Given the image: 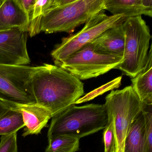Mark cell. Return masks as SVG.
I'll use <instances>...</instances> for the list:
<instances>
[{"label":"cell","instance_id":"18","mask_svg":"<svg viewBox=\"0 0 152 152\" xmlns=\"http://www.w3.org/2000/svg\"><path fill=\"white\" fill-rule=\"evenodd\" d=\"M53 0H36L29 24L28 33L31 37L40 32V24L42 17L53 7Z\"/></svg>","mask_w":152,"mask_h":152},{"label":"cell","instance_id":"22","mask_svg":"<svg viewBox=\"0 0 152 152\" xmlns=\"http://www.w3.org/2000/svg\"><path fill=\"white\" fill-rule=\"evenodd\" d=\"M9 109V107L7 105V104L0 100V117L4 114Z\"/></svg>","mask_w":152,"mask_h":152},{"label":"cell","instance_id":"4","mask_svg":"<svg viewBox=\"0 0 152 152\" xmlns=\"http://www.w3.org/2000/svg\"><path fill=\"white\" fill-rule=\"evenodd\" d=\"M104 104L113 124L117 152H123L125 138L132 122L147 105L140 100L132 86L111 91L106 97Z\"/></svg>","mask_w":152,"mask_h":152},{"label":"cell","instance_id":"12","mask_svg":"<svg viewBox=\"0 0 152 152\" xmlns=\"http://www.w3.org/2000/svg\"><path fill=\"white\" fill-rule=\"evenodd\" d=\"M105 10L125 18L141 15L152 16V0H105Z\"/></svg>","mask_w":152,"mask_h":152},{"label":"cell","instance_id":"16","mask_svg":"<svg viewBox=\"0 0 152 152\" xmlns=\"http://www.w3.org/2000/svg\"><path fill=\"white\" fill-rule=\"evenodd\" d=\"M25 124L22 114L15 109L10 108L0 117V135L16 133Z\"/></svg>","mask_w":152,"mask_h":152},{"label":"cell","instance_id":"21","mask_svg":"<svg viewBox=\"0 0 152 152\" xmlns=\"http://www.w3.org/2000/svg\"><path fill=\"white\" fill-rule=\"evenodd\" d=\"M35 1L36 0H17L18 5L25 14L29 24Z\"/></svg>","mask_w":152,"mask_h":152},{"label":"cell","instance_id":"3","mask_svg":"<svg viewBox=\"0 0 152 152\" xmlns=\"http://www.w3.org/2000/svg\"><path fill=\"white\" fill-rule=\"evenodd\" d=\"M105 10V0H72L48 10L42 18L41 31L70 33Z\"/></svg>","mask_w":152,"mask_h":152},{"label":"cell","instance_id":"13","mask_svg":"<svg viewBox=\"0 0 152 152\" xmlns=\"http://www.w3.org/2000/svg\"><path fill=\"white\" fill-rule=\"evenodd\" d=\"M27 17L17 0H5L0 7V31L23 28L28 31Z\"/></svg>","mask_w":152,"mask_h":152},{"label":"cell","instance_id":"1","mask_svg":"<svg viewBox=\"0 0 152 152\" xmlns=\"http://www.w3.org/2000/svg\"><path fill=\"white\" fill-rule=\"evenodd\" d=\"M31 88L36 104L48 110L52 117L75 104L84 94L81 80L61 67L49 64L35 66Z\"/></svg>","mask_w":152,"mask_h":152},{"label":"cell","instance_id":"7","mask_svg":"<svg viewBox=\"0 0 152 152\" xmlns=\"http://www.w3.org/2000/svg\"><path fill=\"white\" fill-rule=\"evenodd\" d=\"M126 18L123 16L107 15L100 13L91 18L82 29L77 33L64 38L56 46L51 56L56 66L65 60L72 54L90 43L107 29L123 23Z\"/></svg>","mask_w":152,"mask_h":152},{"label":"cell","instance_id":"15","mask_svg":"<svg viewBox=\"0 0 152 152\" xmlns=\"http://www.w3.org/2000/svg\"><path fill=\"white\" fill-rule=\"evenodd\" d=\"M133 90L140 100L147 106L152 104V46L148 53L144 68L131 79Z\"/></svg>","mask_w":152,"mask_h":152},{"label":"cell","instance_id":"9","mask_svg":"<svg viewBox=\"0 0 152 152\" xmlns=\"http://www.w3.org/2000/svg\"><path fill=\"white\" fill-rule=\"evenodd\" d=\"M28 33L21 28L0 31V65H26L31 63L27 49Z\"/></svg>","mask_w":152,"mask_h":152},{"label":"cell","instance_id":"20","mask_svg":"<svg viewBox=\"0 0 152 152\" xmlns=\"http://www.w3.org/2000/svg\"><path fill=\"white\" fill-rule=\"evenodd\" d=\"M0 152H18L17 132L1 136Z\"/></svg>","mask_w":152,"mask_h":152},{"label":"cell","instance_id":"5","mask_svg":"<svg viewBox=\"0 0 152 152\" xmlns=\"http://www.w3.org/2000/svg\"><path fill=\"white\" fill-rule=\"evenodd\" d=\"M123 26L125 37L123 61L116 68L132 79L145 64L151 39L150 30L141 16L126 18Z\"/></svg>","mask_w":152,"mask_h":152},{"label":"cell","instance_id":"19","mask_svg":"<svg viewBox=\"0 0 152 152\" xmlns=\"http://www.w3.org/2000/svg\"><path fill=\"white\" fill-rule=\"evenodd\" d=\"M103 139L104 152H117V143L114 131L113 124L112 120L109 118L108 124L104 129Z\"/></svg>","mask_w":152,"mask_h":152},{"label":"cell","instance_id":"23","mask_svg":"<svg viewBox=\"0 0 152 152\" xmlns=\"http://www.w3.org/2000/svg\"><path fill=\"white\" fill-rule=\"evenodd\" d=\"M5 0H0V7H1V5L3 4Z\"/></svg>","mask_w":152,"mask_h":152},{"label":"cell","instance_id":"14","mask_svg":"<svg viewBox=\"0 0 152 152\" xmlns=\"http://www.w3.org/2000/svg\"><path fill=\"white\" fill-rule=\"evenodd\" d=\"M144 109L131 125L124 141L123 152H152L147 141Z\"/></svg>","mask_w":152,"mask_h":152},{"label":"cell","instance_id":"17","mask_svg":"<svg viewBox=\"0 0 152 152\" xmlns=\"http://www.w3.org/2000/svg\"><path fill=\"white\" fill-rule=\"evenodd\" d=\"M80 146V139L68 135H59L48 140L45 152H76Z\"/></svg>","mask_w":152,"mask_h":152},{"label":"cell","instance_id":"2","mask_svg":"<svg viewBox=\"0 0 152 152\" xmlns=\"http://www.w3.org/2000/svg\"><path fill=\"white\" fill-rule=\"evenodd\" d=\"M108 123L104 104H88L71 106L52 118L48 133V139L66 135L79 139L104 130Z\"/></svg>","mask_w":152,"mask_h":152},{"label":"cell","instance_id":"8","mask_svg":"<svg viewBox=\"0 0 152 152\" xmlns=\"http://www.w3.org/2000/svg\"><path fill=\"white\" fill-rule=\"evenodd\" d=\"M35 66L0 65V100L18 104L36 103L31 88Z\"/></svg>","mask_w":152,"mask_h":152},{"label":"cell","instance_id":"6","mask_svg":"<svg viewBox=\"0 0 152 152\" xmlns=\"http://www.w3.org/2000/svg\"><path fill=\"white\" fill-rule=\"evenodd\" d=\"M123 61V56L97 53L89 43L72 54L57 66L80 80L104 74L117 68Z\"/></svg>","mask_w":152,"mask_h":152},{"label":"cell","instance_id":"10","mask_svg":"<svg viewBox=\"0 0 152 152\" xmlns=\"http://www.w3.org/2000/svg\"><path fill=\"white\" fill-rule=\"evenodd\" d=\"M3 102L10 108L17 110L22 114L25 124L22 135L23 137L41 133L42 129L47 126L49 121L52 117L48 110L36 103L18 104Z\"/></svg>","mask_w":152,"mask_h":152},{"label":"cell","instance_id":"11","mask_svg":"<svg viewBox=\"0 0 152 152\" xmlns=\"http://www.w3.org/2000/svg\"><path fill=\"white\" fill-rule=\"evenodd\" d=\"M123 23L107 29L91 41L90 43L94 51L104 55L123 57L125 37Z\"/></svg>","mask_w":152,"mask_h":152}]
</instances>
